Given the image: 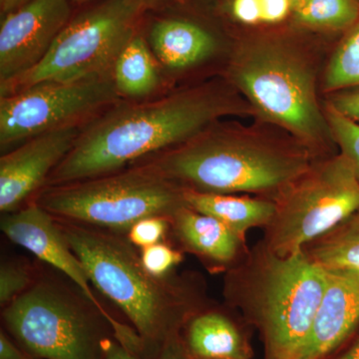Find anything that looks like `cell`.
<instances>
[{"instance_id": "cell-2", "label": "cell", "mask_w": 359, "mask_h": 359, "mask_svg": "<svg viewBox=\"0 0 359 359\" xmlns=\"http://www.w3.org/2000/svg\"><path fill=\"white\" fill-rule=\"evenodd\" d=\"M55 219L93 287L126 316L149 356L154 358L202 311V297L192 280L153 276L144 268L140 252L122 233Z\"/></svg>"}, {"instance_id": "cell-8", "label": "cell", "mask_w": 359, "mask_h": 359, "mask_svg": "<svg viewBox=\"0 0 359 359\" xmlns=\"http://www.w3.org/2000/svg\"><path fill=\"white\" fill-rule=\"evenodd\" d=\"M4 325L35 359H105L112 327L82 294L52 280L32 287L2 311Z\"/></svg>"}, {"instance_id": "cell-11", "label": "cell", "mask_w": 359, "mask_h": 359, "mask_svg": "<svg viewBox=\"0 0 359 359\" xmlns=\"http://www.w3.org/2000/svg\"><path fill=\"white\" fill-rule=\"evenodd\" d=\"M0 228L14 244L29 250L40 261L69 278L77 290L105 316L114 332V339L131 353H140L143 348L141 337L133 327L115 318L94 294L93 285L83 264L71 249L52 215L34 202H30L23 209L4 214Z\"/></svg>"}, {"instance_id": "cell-7", "label": "cell", "mask_w": 359, "mask_h": 359, "mask_svg": "<svg viewBox=\"0 0 359 359\" xmlns=\"http://www.w3.org/2000/svg\"><path fill=\"white\" fill-rule=\"evenodd\" d=\"M72 15L41 61L0 84L1 95L46 81L72 82L112 75L120 53L159 0H95Z\"/></svg>"}, {"instance_id": "cell-5", "label": "cell", "mask_w": 359, "mask_h": 359, "mask_svg": "<svg viewBox=\"0 0 359 359\" xmlns=\"http://www.w3.org/2000/svg\"><path fill=\"white\" fill-rule=\"evenodd\" d=\"M230 77L252 109L306 148L335 144L318 104L313 66L292 45L273 39L245 42L233 56Z\"/></svg>"}, {"instance_id": "cell-15", "label": "cell", "mask_w": 359, "mask_h": 359, "mask_svg": "<svg viewBox=\"0 0 359 359\" xmlns=\"http://www.w3.org/2000/svg\"><path fill=\"white\" fill-rule=\"evenodd\" d=\"M170 224L184 250L219 268H233L248 254L245 240L219 219L188 205L176 212Z\"/></svg>"}, {"instance_id": "cell-35", "label": "cell", "mask_w": 359, "mask_h": 359, "mask_svg": "<svg viewBox=\"0 0 359 359\" xmlns=\"http://www.w3.org/2000/svg\"><path fill=\"white\" fill-rule=\"evenodd\" d=\"M290 4H292V8L294 9V11H299L302 6H306L308 4L309 0H290Z\"/></svg>"}, {"instance_id": "cell-20", "label": "cell", "mask_w": 359, "mask_h": 359, "mask_svg": "<svg viewBox=\"0 0 359 359\" xmlns=\"http://www.w3.org/2000/svg\"><path fill=\"white\" fill-rule=\"evenodd\" d=\"M302 250L325 271L359 275V210Z\"/></svg>"}, {"instance_id": "cell-28", "label": "cell", "mask_w": 359, "mask_h": 359, "mask_svg": "<svg viewBox=\"0 0 359 359\" xmlns=\"http://www.w3.org/2000/svg\"><path fill=\"white\" fill-rule=\"evenodd\" d=\"M231 11L241 22L255 25L261 20V0H233Z\"/></svg>"}, {"instance_id": "cell-1", "label": "cell", "mask_w": 359, "mask_h": 359, "mask_svg": "<svg viewBox=\"0 0 359 359\" xmlns=\"http://www.w3.org/2000/svg\"><path fill=\"white\" fill-rule=\"evenodd\" d=\"M244 112L223 84L207 83L154 100L118 102L85 125L46 186L120 171L181 145L224 116Z\"/></svg>"}, {"instance_id": "cell-21", "label": "cell", "mask_w": 359, "mask_h": 359, "mask_svg": "<svg viewBox=\"0 0 359 359\" xmlns=\"http://www.w3.org/2000/svg\"><path fill=\"white\" fill-rule=\"evenodd\" d=\"M355 86H359V20L344 33L325 74L328 93Z\"/></svg>"}, {"instance_id": "cell-22", "label": "cell", "mask_w": 359, "mask_h": 359, "mask_svg": "<svg viewBox=\"0 0 359 359\" xmlns=\"http://www.w3.org/2000/svg\"><path fill=\"white\" fill-rule=\"evenodd\" d=\"M295 15L304 25L346 32L359 20V0H309Z\"/></svg>"}, {"instance_id": "cell-9", "label": "cell", "mask_w": 359, "mask_h": 359, "mask_svg": "<svg viewBox=\"0 0 359 359\" xmlns=\"http://www.w3.org/2000/svg\"><path fill=\"white\" fill-rule=\"evenodd\" d=\"M276 209L263 244L290 257L327 235L359 210V182L342 153L316 161L273 199Z\"/></svg>"}, {"instance_id": "cell-27", "label": "cell", "mask_w": 359, "mask_h": 359, "mask_svg": "<svg viewBox=\"0 0 359 359\" xmlns=\"http://www.w3.org/2000/svg\"><path fill=\"white\" fill-rule=\"evenodd\" d=\"M327 106L359 124V86L332 92Z\"/></svg>"}, {"instance_id": "cell-14", "label": "cell", "mask_w": 359, "mask_h": 359, "mask_svg": "<svg viewBox=\"0 0 359 359\" xmlns=\"http://www.w3.org/2000/svg\"><path fill=\"white\" fill-rule=\"evenodd\" d=\"M327 287L301 359H325L359 323V275L327 271Z\"/></svg>"}, {"instance_id": "cell-23", "label": "cell", "mask_w": 359, "mask_h": 359, "mask_svg": "<svg viewBox=\"0 0 359 359\" xmlns=\"http://www.w3.org/2000/svg\"><path fill=\"white\" fill-rule=\"evenodd\" d=\"M325 115L334 135L335 145L339 146L340 153L346 155L351 161L359 182L358 123L347 119L328 106H327Z\"/></svg>"}, {"instance_id": "cell-30", "label": "cell", "mask_w": 359, "mask_h": 359, "mask_svg": "<svg viewBox=\"0 0 359 359\" xmlns=\"http://www.w3.org/2000/svg\"><path fill=\"white\" fill-rule=\"evenodd\" d=\"M292 8L290 0H261V20L276 23L287 18Z\"/></svg>"}, {"instance_id": "cell-32", "label": "cell", "mask_w": 359, "mask_h": 359, "mask_svg": "<svg viewBox=\"0 0 359 359\" xmlns=\"http://www.w3.org/2000/svg\"><path fill=\"white\" fill-rule=\"evenodd\" d=\"M105 359H140L125 348L115 339L108 340L105 349Z\"/></svg>"}, {"instance_id": "cell-13", "label": "cell", "mask_w": 359, "mask_h": 359, "mask_svg": "<svg viewBox=\"0 0 359 359\" xmlns=\"http://www.w3.org/2000/svg\"><path fill=\"white\" fill-rule=\"evenodd\" d=\"M83 127L36 135L0 158V211H18L46 185L52 172L70 152Z\"/></svg>"}, {"instance_id": "cell-19", "label": "cell", "mask_w": 359, "mask_h": 359, "mask_svg": "<svg viewBox=\"0 0 359 359\" xmlns=\"http://www.w3.org/2000/svg\"><path fill=\"white\" fill-rule=\"evenodd\" d=\"M155 58L147 39L140 32L135 34L113 68V80L121 98L141 100L157 89L160 77Z\"/></svg>"}, {"instance_id": "cell-12", "label": "cell", "mask_w": 359, "mask_h": 359, "mask_svg": "<svg viewBox=\"0 0 359 359\" xmlns=\"http://www.w3.org/2000/svg\"><path fill=\"white\" fill-rule=\"evenodd\" d=\"M71 0H29L4 14L0 25V84L25 74L50 50L72 18Z\"/></svg>"}, {"instance_id": "cell-31", "label": "cell", "mask_w": 359, "mask_h": 359, "mask_svg": "<svg viewBox=\"0 0 359 359\" xmlns=\"http://www.w3.org/2000/svg\"><path fill=\"white\" fill-rule=\"evenodd\" d=\"M0 359H35L7 337L6 332H0Z\"/></svg>"}, {"instance_id": "cell-26", "label": "cell", "mask_w": 359, "mask_h": 359, "mask_svg": "<svg viewBox=\"0 0 359 359\" xmlns=\"http://www.w3.org/2000/svg\"><path fill=\"white\" fill-rule=\"evenodd\" d=\"M170 226V219L162 217H149L137 222L126 233V238L135 247L143 249L161 243L166 237Z\"/></svg>"}, {"instance_id": "cell-17", "label": "cell", "mask_w": 359, "mask_h": 359, "mask_svg": "<svg viewBox=\"0 0 359 359\" xmlns=\"http://www.w3.org/2000/svg\"><path fill=\"white\" fill-rule=\"evenodd\" d=\"M186 205L226 224L243 240L248 231L266 228L275 212V201L269 198L238 197L233 194L184 191Z\"/></svg>"}, {"instance_id": "cell-34", "label": "cell", "mask_w": 359, "mask_h": 359, "mask_svg": "<svg viewBox=\"0 0 359 359\" xmlns=\"http://www.w3.org/2000/svg\"><path fill=\"white\" fill-rule=\"evenodd\" d=\"M337 359H359V335L355 341L353 342V346L349 347L348 349Z\"/></svg>"}, {"instance_id": "cell-3", "label": "cell", "mask_w": 359, "mask_h": 359, "mask_svg": "<svg viewBox=\"0 0 359 359\" xmlns=\"http://www.w3.org/2000/svg\"><path fill=\"white\" fill-rule=\"evenodd\" d=\"M327 280L304 250L278 257L262 242L229 269L224 297L259 330L264 359H301Z\"/></svg>"}, {"instance_id": "cell-10", "label": "cell", "mask_w": 359, "mask_h": 359, "mask_svg": "<svg viewBox=\"0 0 359 359\" xmlns=\"http://www.w3.org/2000/svg\"><path fill=\"white\" fill-rule=\"evenodd\" d=\"M120 101L112 75L72 82H41L1 95V150L45 132L85 126Z\"/></svg>"}, {"instance_id": "cell-4", "label": "cell", "mask_w": 359, "mask_h": 359, "mask_svg": "<svg viewBox=\"0 0 359 359\" xmlns=\"http://www.w3.org/2000/svg\"><path fill=\"white\" fill-rule=\"evenodd\" d=\"M212 127L141 162L152 165L184 190L262 194L271 199L316 163L309 149Z\"/></svg>"}, {"instance_id": "cell-36", "label": "cell", "mask_w": 359, "mask_h": 359, "mask_svg": "<svg viewBox=\"0 0 359 359\" xmlns=\"http://www.w3.org/2000/svg\"><path fill=\"white\" fill-rule=\"evenodd\" d=\"M74 4H88L90 1H93V0H71Z\"/></svg>"}, {"instance_id": "cell-33", "label": "cell", "mask_w": 359, "mask_h": 359, "mask_svg": "<svg viewBox=\"0 0 359 359\" xmlns=\"http://www.w3.org/2000/svg\"><path fill=\"white\" fill-rule=\"evenodd\" d=\"M29 0H0V9H1V14H6L18 8Z\"/></svg>"}, {"instance_id": "cell-18", "label": "cell", "mask_w": 359, "mask_h": 359, "mask_svg": "<svg viewBox=\"0 0 359 359\" xmlns=\"http://www.w3.org/2000/svg\"><path fill=\"white\" fill-rule=\"evenodd\" d=\"M185 341L194 359H248L250 349L237 325L218 311H200L185 325Z\"/></svg>"}, {"instance_id": "cell-16", "label": "cell", "mask_w": 359, "mask_h": 359, "mask_svg": "<svg viewBox=\"0 0 359 359\" xmlns=\"http://www.w3.org/2000/svg\"><path fill=\"white\" fill-rule=\"evenodd\" d=\"M147 41L158 61L171 69L199 65L211 57L218 46L209 30L178 18H156L149 29Z\"/></svg>"}, {"instance_id": "cell-24", "label": "cell", "mask_w": 359, "mask_h": 359, "mask_svg": "<svg viewBox=\"0 0 359 359\" xmlns=\"http://www.w3.org/2000/svg\"><path fill=\"white\" fill-rule=\"evenodd\" d=\"M35 280L26 264L2 262L0 266V304L2 308L11 304L26 292Z\"/></svg>"}, {"instance_id": "cell-25", "label": "cell", "mask_w": 359, "mask_h": 359, "mask_svg": "<svg viewBox=\"0 0 359 359\" xmlns=\"http://www.w3.org/2000/svg\"><path fill=\"white\" fill-rule=\"evenodd\" d=\"M140 257L144 268L153 276L164 278L183 261V255L164 243L141 249Z\"/></svg>"}, {"instance_id": "cell-29", "label": "cell", "mask_w": 359, "mask_h": 359, "mask_svg": "<svg viewBox=\"0 0 359 359\" xmlns=\"http://www.w3.org/2000/svg\"><path fill=\"white\" fill-rule=\"evenodd\" d=\"M154 359H194L187 348L181 332L174 334L163 344Z\"/></svg>"}, {"instance_id": "cell-6", "label": "cell", "mask_w": 359, "mask_h": 359, "mask_svg": "<svg viewBox=\"0 0 359 359\" xmlns=\"http://www.w3.org/2000/svg\"><path fill=\"white\" fill-rule=\"evenodd\" d=\"M184 191L141 162L102 176L43 187L32 202L55 219L123 235L149 217L171 221L186 205Z\"/></svg>"}]
</instances>
